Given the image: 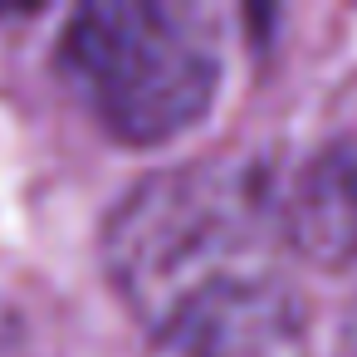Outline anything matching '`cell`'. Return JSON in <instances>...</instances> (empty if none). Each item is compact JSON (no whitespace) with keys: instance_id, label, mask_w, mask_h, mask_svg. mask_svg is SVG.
<instances>
[{"instance_id":"7a4b0ae2","label":"cell","mask_w":357,"mask_h":357,"mask_svg":"<svg viewBox=\"0 0 357 357\" xmlns=\"http://www.w3.org/2000/svg\"><path fill=\"white\" fill-rule=\"evenodd\" d=\"M59 79L128 147L191 132L220 84V45L196 10L152 0L84 6L59 35Z\"/></svg>"},{"instance_id":"3957f363","label":"cell","mask_w":357,"mask_h":357,"mask_svg":"<svg viewBox=\"0 0 357 357\" xmlns=\"http://www.w3.org/2000/svg\"><path fill=\"white\" fill-rule=\"evenodd\" d=\"M147 357H308V313L274 269L230 279L162 318Z\"/></svg>"},{"instance_id":"277c9868","label":"cell","mask_w":357,"mask_h":357,"mask_svg":"<svg viewBox=\"0 0 357 357\" xmlns=\"http://www.w3.org/2000/svg\"><path fill=\"white\" fill-rule=\"evenodd\" d=\"M279 230L303 259L323 269L357 264V147L352 142L323 147L294 176V186L279 191Z\"/></svg>"},{"instance_id":"5b68a950","label":"cell","mask_w":357,"mask_h":357,"mask_svg":"<svg viewBox=\"0 0 357 357\" xmlns=\"http://www.w3.org/2000/svg\"><path fill=\"white\" fill-rule=\"evenodd\" d=\"M337 357H357V303L347 308L342 318V333H337Z\"/></svg>"},{"instance_id":"6da1fadb","label":"cell","mask_w":357,"mask_h":357,"mask_svg":"<svg viewBox=\"0 0 357 357\" xmlns=\"http://www.w3.org/2000/svg\"><path fill=\"white\" fill-rule=\"evenodd\" d=\"M279 181L250 157H201L137 181L103 225V264L147 333L196 294L269 274L279 230Z\"/></svg>"}]
</instances>
